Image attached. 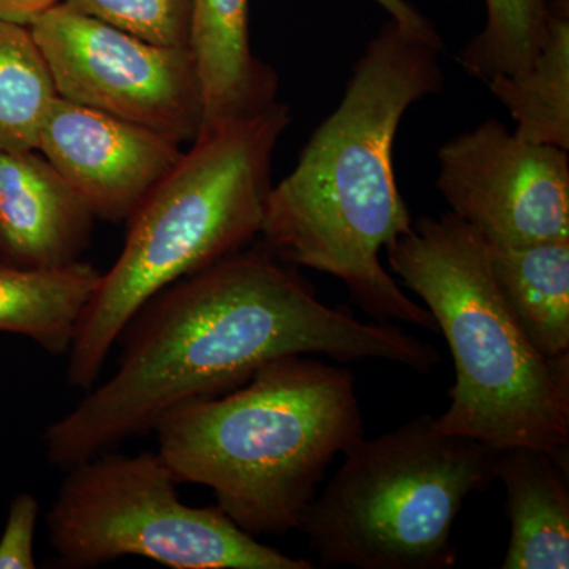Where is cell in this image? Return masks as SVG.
<instances>
[{"mask_svg": "<svg viewBox=\"0 0 569 569\" xmlns=\"http://www.w3.org/2000/svg\"><path fill=\"white\" fill-rule=\"evenodd\" d=\"M283 264L261 242L153 296L123 331L116 372L44 432L52 466L67 470L102 455L153 430L174 407L233 391L287 356L380 359L421 373L440 365L436 347L325 305Z\"/></svg>", "mask_w": 569, "mask_h": 569, "instance_id": "6da1fadb", "label": "cell"}, {"mask_svg": "<svg viewBox=\"0 0 569 569\" xmlns=\"http://www.w3.org/2000/svg\"><path fill=\"white\" fill-rule=\"evenodd\" d=\"M443 43L388 20L353 67L339 107L312 133L287 178L272 186L260 234L282 263L346 284L377 321L437 331L425 306L403 293L380 252L413 228L392 148L413 104L443 89Z\"/></svg>", "mask_w": 569, "mask_h": 569, "instance_id": "7a4b0ae2", "label": "cell"}, {"mask_svg": "<svg viewBox=\"0 0 569 569\" xmlns=\"http://www.w3.org/2000/svg\"><path fill=\"white\" fill-rule=\"evenodd\" d=\"M159 455L252 537L298 530L326 470L365 437L355 378L309 355L261 367L242 387L159 419Z\"/></svg>", "mask_w": 569, "mask_h": 569, "instance_id": "3957f363", "label": "cell"}, {"mask_svg": "<svg viewBox=\"0 0 569 569\" xmlns=\"http://www.w3.org/2000/svg\"><path fill=\"white\" fill-rule=\"evenodd\" d=\"M385 250L455 359L451 402L437 429L497 451L531 448L568 459L569 355L546 358L531 346L498 290L488 239L447 212L421 217Z\"/></svg>", "mask_w": 569, "mask_h": 569, "instance_id": "277c9868", "label": "cell"}, {"mask_svg": "<svg viewBox=\"0 0 569 569\" xmlns=\"http://www.w3.org/2000/svg\"><path fill=\"white\" fill-rule=\"evenodd\" d=\"M290 107L201 134L129 220L126 244L82 313L67 381L91 389L112 347L142 307L183 277L246 249L263 224L272 160Z\"/></svg>", "mask_w": 569, "mask_h": 569, "instance_id": "5b68a950", "label": "cell"}, {"mask_svg": "<svg viewBox=\"0 0 569 569\" xmlns=\"http://www.w3.org/2000/svg\"><path fill=\"white\" fill-rule=\"evenodd\" d=\"M500 451L449 436L422 415L343 452L298 530L326 567L449 569L452 527L471 493L497 479Z\"/></svg>", "mask_w": 569, "mask_h": 569, "instance_id": "8992f818", "label": "cell"}, {"mask_svg": "<svg viewBox=\"0 0 569 569\" xmlns=\"http://www.w3.org/2000/svg\"><path fill=\"white\" fill-rule=\"evenodd\" d=\"M159 452L102 455L67 468L47 523L66 568L144 557L174 569H312L247 533L219 507L183 503Z\"/></svg>", "mask_w": 569, "mask_h": 569, "instance_id": "52a82bcc", "label": "cell"}, {"mask_svg": "<svg viewBox=\"0 0 569 569\" xmlns=\"http://www.w3.org/2000/svg\"><path fill=\"white\" fill-rule=\"evenodd\" d=\"M61 99L144 127L174 144L203 127V92L190 48L160 47L69 2L29 24Z\"/></svg>", "mask_w": 569, "mask_h": 569, "instance_id": "ba28073f", "label": "cell"}, {"mask_svg": "<svg viewBox=\"0 0 569 569\" xmlns=\"http://www.w3.org/2000/svg\"><path fill=\"white\" fill-rule=\"evenodd\" d=\"M437 189L460 220L490 244L569 238V157L522 140L498 119L438 149Z\"/></svg>", "mask_w": 569, "mask_h": 569, "instance_id": "9c48e42d", "label": "cell"}, {"mask_svg": "<svg viewBox=\"0 0 569 569\" xmlns=\"http://www.w3.org/2000/svg\"><path fill=\"white\" fill-rule=\"evenodd\" d=\"M93 219L129 222L181 160V146L92 108L52 102L39 148Z\"/></svg>", "mask_w": 569, "mask_h": 569, "instance_id": "30bf717a", "label": "cell"}, {"mask_svg": "<svg viewBox=\"0 0 569 569\" xmlns=\"http://www.w3.org/2000/svg\"><path fill=\"white\" fill-rule=\"evenodd\" d=\"M93 216L39 151H0V258L24 268L80 261Z\"/></svg>", "mask_w": 569, "mask_h": 569, "instance_id": "8fae6325", "label": "cell"}, {"mask_svg": "<svg viewBox=\"0 0 569 569\" xmlns=\"http://www.w3.org/2000/svg\"><path fill=\"white\" fill-rule=\"evenodd\" d=\"M249 2L193 0L190 51L203 92L200 137L277 102L279 77L250 44Z\"/></svg>", "mask_w": 569, "mask_h": 569, "instance_id": "7c38bea8", "label": "cell"}, {"mask_svg": "<svg viewBox=\"0 0 569 569\" xmlns=\"http://www.w3.org/2000/svg\"><path fill=\"white\" fill-rule=\"evenodd\" d=\"M511 537L503 569L569 568L568 459L531 448L500 451Z\"/></svg>", "mask_w": 569, "mask_h": 569, "instance_id": "4fadbf2b", "label": "cell"}, {"mask_svg": "<svg viewBox=\"0 0 569 569\" xmlns=\"http://www.w3.org/2000/svg\"><path fill=\"white\" fill-rule=\"evenodd\" d=\"M489 257L498 290L531 346L546 358L569 355V238L489 242Z\"/></svg>", "mask_w": 569, "mask_h": 569, "instance_id": "5bb4252c", "label": "cell"}, {"mask_svg": "<svg viewBox=\"0 0 569 569\" xmlns=\"http://www.w3.org/2000/svg\"><path fill=\"white\" fill-rule=\"evenodd\" d=\"M103 272L84 261L24 268L0 260V332L29 337L51 355H67Z\"/></svg>", "mask_w": 569, "mask_h": 569, "instance_id": "9a60e30c", "label": "cell"}, {"mask_svg": "<svg viewBox=\"0 0 569 569\" xmlns=\"http://www.w3.org/2000/svg\"><path fill=\"white\" fill-rule=\"evenodd\" d=\"M548 40L529 69L500 74L490 91L522 140L569 151V0H546Z\"/></svg>", "mask_w": 569, "mask_h": 569, "instance_id": "2e32d148", "label": "cell"}, {"mask_svg": "<svg viewBox=\"0 0 569 569\" xmlns=\"http://www.w3.org/2000/svg\"><path fill=\"white\" fill-rule=\"evenodd\" d=\"M58 97L29 26L0 21V151H37L41 126Z\"/></svg>", "mask_w": 569, "mask_h": 569, "instance_id": "e0dca14e", "label": "cell"}, {"mask_svg": "<svg viewBox=\"0 0 569 569\" xmlns=\"http://www.w3.org/2000/svg\"><path fill=\"white\" fill-rule=\"evenodd\" d=\"M486 22L458 54L460 69L489 82L519 73L548 40L546 0H485Z\"/></svg>", "mask_w": 569, "mask_h": 569, "instance_id": "ac0fdd59", "label": "cell"}, {"mask_svg": "<svg viewBox=\"0 0 569 569\" xmlns=\"http://www.w3.org/2000/svg\"><path fill=\"white\" fill-rule=\"evenodd\" d=\"M74 9L160 47L190 48L193 0H67Z\"/></svg>", "mask_w": 569, "mask_h": 569, "instance_id": "d6986e66", "label": "cell"}, {"mask_svg": "<svg viewBox=\"0 0 569 569\" xmlns=\"http://www.w3.org/2000/svg\"><path fill=\"white\" fill-rule=\"evenodd\" d=\"M39 500L32 493H20L11 500L6 530L0 537V569H33Z\"/></svg>", "mask_w": 569, "mask_h": 569, "instance_id": "ffe728a7", "label": "cell"}, {"mask_svg": "<svg viewBox=\"0 0 569 569\" xmlns=\"http://www.w3.org/2000/svg\"><path fill=\"white\" fill-rule=\"evenodd\" d=\"M389 14V20L396 21L397 24L402 26L407 31L418 33L427 40L443 43L440 33H438L436 26L432 24L425 14L421 13L408 0H373Z\"/></svg>", "mask_w": 569, "mask_h": 569, "instance_id": "44dd1931", "label": "cell"}, {"mask_svg": "<svg viewBox=\"0 0 569 569\" xmlns=\"http://www.w3.org/2000/svg\"><path fill=\"white\" fill-rule=\"evenodd\" d=\"M66 0H0V21L29 26Z\"/></svg>", "mask_w": 569, "mask_h": 569, "instance_id": "7402d4cb", "label": "cell"}, {"mask_svg": "<svg viewBox=\"0 0 569 569\" xmlns=\"http://www.w3.org/2000/svg\"><path fill=\"white\" fill-rule=\"evenodd\" d=\"M0 260H2V258H0Z\"/></svg>", "mask_w": 569, "mask_h": 569, "instance_id": "603a6c76", "label": "cell"}]
</instances>
